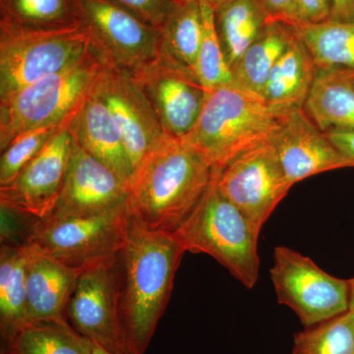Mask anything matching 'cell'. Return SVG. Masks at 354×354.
<instances>
[{"label": "cell", "instance_id": "obj_1", "mask_svg": "<svg viewBox=\"0 0 354 354\" xmlns=\"http://www.w3.org/2000/svg\"><path fill=\"white\" fill-rule=\"evenodd\" d=\"M185 252L174 232L149 230L130 215L118 256V312L128 354H145Z\"/></svg>", "mask_w": 354, "mask_h": 354}, {"label": "cell", "instance_id": "obj_2", "mask_svg": "<svg viewBox=\"0 0 354 354\" xmlns=\"http://www.w3.org/2000/svg\"><path fill=\"white\" fill-rule=\"evenodd\" d=\"M216 171L183 139L167 136L143 158L128 185V209L149 230L174 232L195 208Z\"/></svg>", "mask_w": 354, "mask_h": 354}, {"label": "cell", "instance_id": "obj_3", "mask_svg": "<svg viewBox=\"0 0 354 354\" xmlns=\"http://www.w3.org/2000/svg\"><path fill=\"white\" fill-rule=\"evenodd\" d=\"M285 114L236 84L207 91L199 118L184 142L221 171L230 160L270 141Z\"/></svg>", "mask_w": 354, "mask_h": 354}, {"label": "cell", "instance_id": "obj_4", "mask_svg": "<svg viewBox=\"0 0 354 354\" xmlns=\"http://www.w3.org/2000/svg\"><path fill=\"white\" fill-rule=\"evenodd\" d=\"M260 232L261 228L221 194L215 176L174 234L186 252L211 256L250 290L259 279Z\"/></svg>", "mask_w": 354, "mask_h": 354}, {"label": "cell", "instance_id": "obj_5", "mask_svg": "<svg viewBox=\"0 0 354 354\" xmlns=\"http://www.w3.org/2000/svg\"><path fill=\"white\" fill-rule=\"evenodd\" d=\"M108 62L97 50L0 102V152L20 135L75 120Z\"/></svg>", "mask_w": 354, "mask_h": 354}, {"label": "cell", "instance_id": "obj_6", "mask_svg": "<svg viewBox=\"0 0 354 354\" xmlns=\"http://www.w3.org/2000/svg\"><path fill=\"white\" fill-rule=\"evenodd\" d=\"M83 26L22 30L0 26V102L95 53Z\"/></svg>", "mask_w": 354, "mask_h": 354}, {"label": "cell", "instance_id": "obj_7", "mask_svg": "<svg viewBox=\"0 0 354 354\" xmlns=\"http://www.w3.org/2000/svg\"><path fill=\"white\" fill-rule=\"evenodd\" d=\"M129 223L128 205L86 218H44L35 223L26 245L80 274L118 257L127 241Z\"/></svg>", "mask_w": 354, "mask_h": 354}, {"label": "cell", "instance_id": "obj_8", "mask_svg": "<svg viewBox=\"0 0 354 354\" xmlns=\"http://www.w3.org/2000/svg\"><path fill=\"white\" fill-rule=\"evenodd\" d=\"M270 272L279 304L290 307L306 328L349 310V279L335 278L293 249L276 247Z\"/></svg>", "mask_w": 354, "mask_h": 354}, {"label": "cell", "instance_id": "obj_9", "mask_svg": "<svg viewBox=\"0 0 354 354\" xmlns=\"http://www.w3.org/2000/svg\"><path fill=\"white\" fill-rule=\"evenodd\" d=\"M81 25L108 64L134 72L162 50L160 31L111 0H76Z\"/></svg>", "mask_w": 354, "mask_h": 354}, {"label": "cell", "instance_id": "obj_10", "mask_svg": "<svg viewBox=\"0 0 354 354\" xmlns=\"http://www.w3.org/2000/svg\"><path fill=\"white\" fill-rule=\"evenodd\" d=\"M216 185L261 230L292 187L270 141L241 153L216 171Z\"/></svg>", "mask_w": 354, "mask_h": 354}, {"label": "cell", "instance_id": "obj_11", "mask_svg": "<svg viewBox=\"0 0 354 354\" xmlns=\"http://www.w3.org/2000/svg\"><path fill=\"white\" fill-rule=\"evenodd\" d=\"M131 74L165 132L184 138L196 123L206 99V88L196 74L162 48L153 62Z\"/></svg>", "mask_w": 354, "mask_h": 354}, {"label": "cell", "instance_id": "obj_12", "mask_svg": "<svg viewBox=\"0 0 354 354\" xmlns=\"http://www.w3.org/2000/svg\"><path fill=\"white\" fill-rule=\"evenodd\" d=\"M118 286V257L81 272L67 306V321L78 334L108 353L128 354Z\"/></svg>", "mask_w": 354, "mask_h": 354}, {"label": "cell", "instance_id": "obj_13", "mask_svg": "<svg viewBox=\"0 0 354 354\" xmlns=\"http://www.w3.org/2000/svg\"><path fill=\"white\" fill-rule=\"evenodd\" d=\"M71 124L58 132L10 183L0 186V207L38 220L50 216L68 169L73 145Z\"/></svg>", "mask_w": 354, "mask_h": 354}, {"label": "cell", "instance_id": "obj_14", "mask_svg": "<svg viewBox=\"0 0 354 354\" xmlns=\"http://www.w3.org/2000/svg\"><path fill=\"white\" fill-rule=\"evenodd\" d=\"M94 93L108 106L120 128L133 169L167 136L127 70L106 64Z\"/></svg>", "mask_w": 354, "mask_h": 354}, {"label": "cell", "instance_id": "obj_15", "mask_svg": "<svg viewBox=\"0 0 354 354\" xmlns=\"http://www.w3.org/2000/svg\"><path fill=\"white\" fill-rule=\"evenodd\" d=\"M127 201V184L113 169L88 153L73 136L64 187L55 211L46 218L64 220L102 215L125 206Z\"/></svg>", "mask_w": 354, "mask_h": 354}, {"label": "cell", "instance_id": "obj_16", "mask_svg": "<svg viewBox=\"0 0 354 354\" xmlns=\"http://www.w3.org/2000/svg\"><path fill=\"white\" fill-rule=\"evenodd\" d=\"M270 144L292 186L316 174L353 167L304 109L285 114Z\"/></svg>", "mask_w": 354, "mask_h": 354}, {"label": "cell", "instance_id": "obj_17", "mask_svg": "<svg viewBox=\"0 0 354 354\" xmlns=\"http://www.w3.org/2000/svg\"><path fill=\"white\" fill-rule=\"evenodd\" d=\"M24 252L29 323L67 321V306L75 290L79 272L34 247L24 246Z\"/></svg>", "mask_w": 354, "mask_h": 354}, {"label": "cell", "instance_id": "obj_18", "mask_svg": "<svg viewBox=\"0 0 354 354\" xmlns=\"http://www.w3.org/2000/svg\"><path fill=\"white\" fill-rule=\"evenodd\" d=\"M70 129L76 141L88 153L113 169L129 185L134 169L124 139L113 114L94 91L77 114Z\"/></svg>", "mask_w": 354, "mask_h": 354}, {"label": "cell", "instance_id": "obj_19", "mask_svg": "<svg viewBox=\"0 0 354 354\" xmlns=\"http://www.w3.org/2000/svg\"><path fill=\"white\" fill-rule=\"evenodd\" d=\"M317 73L311 53L295 31L268 77L263 101L278 114L304 109Z\"/></svg>", "mask_w": 354, "mask_h": 354}, {"label": "cell", "instance_id": "obj_20", "mask_svg": "<svg viewBox=\"0 0 354 354\" xmlns=\"http://www.w3.org/2000/svg\"><path fill=\"white\" fill-rule=\"evenodd\" d=\"M304 111L323 131L330 128L354 129V74L318 69Z\"/></svg>", "mask_w": 354, "mask_h": 354}, {"label": "cell", "instance_id": "obj_21", "mask_svg": "<svg viewBox=\"0 0 354 354\" xmlns=\"http://www.w3.org/2000/svg\"><path fill=\"white\" fill-rule=\"evenodd\" d=\"M295 34L293 25L270 21L258 38L230 67L235 84L263 100L268 77Z\"/></svg>", "mask_w": 354, "mask_h": 354}, {"label": "cell", "instance_id": "obj_22", "mask_svg": "<svg viewBox=\"0 0 354 354\" xmlns=\"http://www.w3.org/2000/svg\"><path fill=\"white\" fill-rule=\"evenodd\" d=\"M29 323L24 246L0 248V354Z\"/></svg>", "mask_w": 354, "mask_h": 354}, {"label": "cell", "instance_id": "obj_23", "mask_svg": "<svg viewBox=\"0 0 354 354\" xmlns=\"http://www.w3.org/2000/svg\"><path fill=\"white\" fill-rule=\"evenodd\" d=\"M214 12L216 32L230 68L271 18L263 0H228Z\"/></svg>", "mask_w": 354, "mask_h": 354}, {"label": "cell", "instance_id": "obj_24", "mask_svg": "<svg viewBox=\"0 0 354 354\" xmlns=\"http://www.w3.org/2000/svg\"><path fill=\"white\" fill-rule=\"evenodd\" d=\"M318 69H337L354 74V21L293 24Z\"/></svg>", "mask_w": 354, "mask_h": 354}, {"label": "cell", "instance_id": "obj_25", "mask_svg": "<svg viewBox=\"0 0 354 354\" xmlns=\"http://www.w3.org/2000/svg\"><path fill=\"white\" fill-rule=\"evenodd\" d=\"M0 26L58 30L82 25L76 0H0Z\"/></svg>", "mask_w": 354, "mask_h": 354}, {"label": "cell", "instance_id": "obj_26", "mask_svg": "<svg viewBox=\"0 0 354 354\" xmlns=\"http://www.w3.org/2000/svg\"><path fill=\"white\" fill-rule=\"evenodd\" d=\"M160 31L162 50L195 73L204 32L201 3L198 0H176Z\"/></svg>", "mask_w": 354, "mask_h": 354}, {"label": "cell", "instance_id": "obj_27", "mask_svg": "<svg viewBox=\"0 0 354 354\" xmlns=\"http://www.w3.org/2000/svg\"><path fill=\"white\" fill-rule=\"evenodd\" d=\"M92 342L67 321L39 320L18 332L3 354H91Z\"/></svg>", "mask_w": 354, "mask_h": 354}, {"label": "cell", "instance_id": "obj_28", "mask_svg": "<svg viewBox=\"0 0 354 354\" xmlns=\"http://www.w3.org/2000/svg\"><path fill=\"white\" fill-rule=\"evenodd\" d=\"M292 354H354V312L297 333Z\"/></svg>", "mask_w": 354, "mask_h": 354}, {"label": "cell", "instance_id": "obj_29", "mask_svg": "<svg viewBox=\"0 0 354 354\" xmlns=\"http://www.w3.org/2000/svg\"><path fill=\"white\" fill-rule=\"evenodd\" d=\"M200 3L204 16V32L198 53L195 74L203 87L209 91L235 82L216 32L215 12L205 2Z\"/></svg>", "mask_w": 354, "mask_h": 354}, {"label": "cell", "instance_id": "obj_30", "mask_svg": "<svg viewBox=\"0 0 354 354\" xmlns=\"http://www.w3.org/2000/svg\"><path fill=\"white\" fill-rule=\"evenodd\" d=\"M73 121L36 128L14 140L12 143L1 152L0 186L10 183L18 176L21 169L36 157L58 132L68 127Z\"/></svg>", "mask_w": 354, "mask_h": 354}, {"label": "cell", "instance_id": "obj_31", "mask_svg": "<svg viewBox=\"0 0 354 354\" xmlns=\"http://www.w3.org/2000/svg\"><path fill=\"white\" fill-rule=\"evenodd\" d=\"M129 9L149 24L160 29L176 6V0H111Z\"/></svg>", "mask_w": 354, "mask_h": 354}, {"label": "cell", "instance_id": "obj_32", "mask_svg": "<svg viewBox=\"0 0 354 354\" xmlns=\"http://www.w3.org/2000/svg\"><path fill=\"white\" fill-rule=\"evenodd\" d=\"M297 23H321L330 19L332 0H295Z\"/></svg>", "mask_w": 354, "mask_h": 354}, {"label": "cell", "instance_id": "obj_33", "mask_svg": "<svg viewBox=\"0 0 354 354\" xmlns=\"http://www.w3.org/2000/svg\"><path fill=\"white\" fill-rule=\"evenodd\" d=\"M328 138L337 147L354 167V129L344 128H330L326 130Z\"/></svg>", "mask_w": 354, "mask_h": 354}, {"label": "cell", "instance_id": "obj_34", "mask_svg": "<svg viewBox=\"0 0 354 354\" xmlns=\"http://www.w3.org/2000/svg\"><path fill=\"white\" fill-rule=\"evenodd\" d=\"M270 18L286 24L297 23L295 0H263Z\"/></svg>", "mask_w": 354, "mask_h": 354}, {"label": "cell", "instance_id": "obj_35", "mask_svg": "<svg viewBox=\"0 0 354 354\" xmlns=\"http://www.w3.org/2000/svg\"><path fill=\"white\" fill-rule=\"evenodd\" d=\"M329 20L337 22L354 21V0H332Z\"/></svg>", "mask_w": 354, "mask_h": 354}, {"label": "cell", "instance_id": "obj_36", "mask_svg": "<svg viewBox=\"0 0 354 354\" xmlns=\"http://www.w3.org/2000/svg\"><path fill=\"white\" fill-rule=\"evenodd\" d=\"M198 1L205 2V3L208 4V6L215 11L216 9H218V7L225 4L228 0H198Z\"/></svg>", "mask_w": 354, "mask_h": 354}, {"label": "cell", "instance_id": "obj_37", "mask_svg": "<svg viewBox=\"0 0 354 354\" xmlns=\"http://www.w3.org/2000/svg\"><path fill=\"white\" fill-rule=\"evenodd\" d=\"M349 310L354 312V277L349 279Z\"/></svg>", "mask_w": 354, "mask_h": 354}, {"label": "cell", "instance_id": "obj_38", "mask_svg": "<svg viewBox=\"0 0 354 354\" xmlns=\"http://www.w3.org/2000/svg\"><path fill=\"white\" fill-rule=\"evenodd\" d=\"M91 354H111L108 353V351H104L100 346H97V344H94L92 342V351H91Z\"/></svg>", "mask_w": 354, "mask_h": 354}]
</instances>
